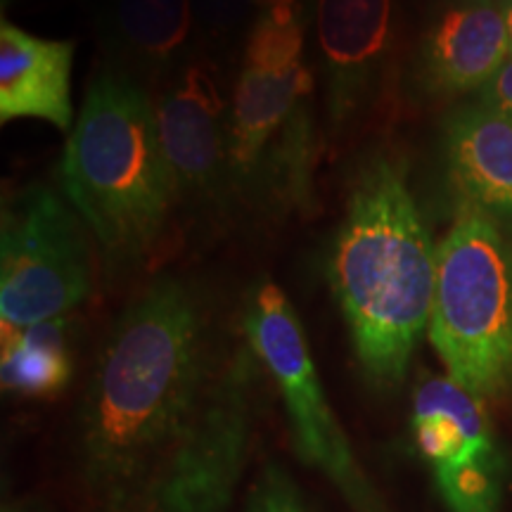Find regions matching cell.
Segmentation results:
<instances>
[{"label":"cell","instance_id":"obj_1","mask_svg":"<svg viewBox=\"0 0 512 512\" xmlns=\"http://www.w3.org/2000/svg\"><path fill=\"white\" fill-rule=\"evenodd\" d=\"M219 363L200 299L159 278L114 323L86 392L81 482L91 512H140Z\"/></svg>","mask_w":512,"mask_h":512},{"label":"cell","instance_id":"obj_2","mask_svg":"<svg viewBox=\"0 0 512 512\" xmlns=\"http://www.w3.org/2000/svg\"><path fill=\"white\" fill-rule=\"evenodd\" d=\"M330 283L363 375L394 389L430 330L437 247L401 169L389 159L363 166L335 238Z\"/></svg>","mask_w":512,"mask_h":512},{"label":"cell","instance_id":"obj_3","mask_svg":"<svg viewBox=\"0 0 512 512\" xmlns=\"http://www.w3.org/2000/svg\"><path fill=\"white\" fill-rule=\"evenodd\" d=\"M60 174L76 214L119 259H136L155 245L178 200L155 105L114 72H102L88 88Z\"/></svg>","mask_w":512,"mask_h":512},{"label":"cell","instance_id":"obj_4","mask_svg":"<svg viewBox=\"0 0 512 512\" xmlns=\"http://www.w3.org/2000/svg\"><path fill=\"white\" fill-rule=\"evenodd\" d=\"M430 342L448 377L477 399L512 392V238L470 204L437 247Z\"/></svg>","mask_w":512,"mask_h":512},{"label":"cell","instance_id":"obj_5","mask_svg":"<svg viewBox=\"0 0 512 512\" xmlns=\"http://www.w3.org/2000/svg\"><path fill=\"white\" fill-rule=\"evenodd\" d=\"M242 330L280 389L299 458L325 475L351 512H389L325 399L302 320L278 285L261 283L249 294Z\"/></svg>","mask_w":512,"mask_h":512},{"label":"cell","instance_id":"obj_6","mask_svg":"<svg viewBox=\"0 0 512 512\" xmlns=\"http://www.w3.org/2000/svg\"><path fill=\"white\" fill-rule=\"evenodd\" d=\"M93 273L83 226L53 190L17 192L0 223V320L22 330L64 318L91 294Z\"/></svg>","mask_w":512,"mask_h":512},{"label":"cell","instance_id":"obj_7","mask_svg":"<svg viewBox=\"0 0 512 512\" xmlns=\"http://www.w3.org/2000/svg\"><path fill=\"white\" fill-rule=\"evenodd\" d=\"M311 91L302 8L259 12L230 102V183L252 188L275 152L313 138Z\"/></svg>","mask_w":512,"mask_h":512},{"label":"cell","instance_id":"obj_8","mask_svg":"<svg viewBox=\"0 0 512 512\" xmlns=\"http://www.w3.org/2000/svg\"><path fill=\"white\" fill-rule=\"evenodd\" d=\"M259 368V356L247 339L216 366L145 508L152 512L228 510L247 463Z\"/></svg>","mask_w":512,"mask_h":512},{"label":"cell","instance_id":"obj_9","mask_svg":"<svg viewBox=\"0 0 512 512\" xmlns=\"http://www.w3.org/2000/svg\"><path fill=\"white\" fill-rule=\"evenodd\" d=\"M413 437L448 512H503L508 460L484 401L451 377H427L413 399Z\"/></svg>","mask_w":512,"mask_h":512},{"label":"cell","instance_id":"obj_10","mask_svg":"<svg viewBox=\"0 0 512 512\" xmlns=\"http://www.w3.org/2000/svg\"><path fill=\"white\" fill-rule=\"evenodd\" d=\"M157 133L178 197H216L230 183V105L216 69L190 64L155 105Z\"/></svg>","mask_w":512,"mask_h":512},{"label":"cell","instance_id":"obj_11","mask_svg":"<svg viewBox=\"0 0 512 512\" xmlns=\"http://www.w3.org/2000/svg\"><path fill=\"white\" fill-rule=\"evenodd\" d=\"M392 17L394 0H318L316 36L335 126L347 124L373 100Z\"/></svg>","mask_w":512,"mask_h":512},{"label":"cell","instance_id":"obj_12","mask_svg":"<svg viewBox=\"0 0 512 512\" xmlns=\"http://www.w3.org/2000/svg\"><path fill=\"white\" fill-rule=\"evenodd\" d=\"M510 55V38L501 3L460 0L437 19L425 48L422 72L427 86L444 95L482 88Z\"/></svg>","mask_w":512,"mask_h":512},{"label":"cell","instance_id":"obj_13","mask_svg":"<svg viewBox=\"0 0 512 512\" xmlns=\"http://www.w3.org/2000/svg\"><path fill=\"white\" fill-rule=\"evenodd\" d=\"M72 41H48L0 24V121L43 119L72 131Z\"/></svg>","mask_w":512,"mask_h":512},{"label":"cell","instance_id":"obj_14","mask_svg":"<svg viewBox=\"0 0 512 512\" xmlns=\"http://www.w3.org/2000/svg\"><path fill=\"white\" fill-rule=\"evenodd\" d=\"M448 174L463 204L512 216V117L477 105L448 124Z\"/></svg>","mask_w":512,"mask_h":512},{"label":"cell","instance_id":"obj_15","mask_svg":"<svg viewBox=\"0 0 512 512\" xmlns=\"http://www.w3.org/2000/svg\"><path fill=\"white\" fill-rule=\"evenodd\" d=\"M3 389L22 396H53L72 377L64 318L22 330H3Z\"/></svg>","mask_w":512,"mask_h":512},{"label":"cell","instance_id":"obj_16","mask_svg":"<svg viewBox=\"0 0 512 512\" xmlns=\"http://www.w3.org/2000/svg\"><path fill=\"white\" fill-rule=\"evenodd\" d=\"M112 29L126 55L159 69L188 41L192 0H114Z\"/></svg>","mask_w":512,"mask_h":512},{"label":"cell","instance_id":"obj_17","mask_svg":"<svg viewBox=\"0 0 512 512\" xmlns=\"http://www.w3.org/2000/svg\"><path fill=\"white\" fill-rule=\"evenodd\" d=\"M247 512H311L297 484L280 465L268 463L249 491Z\"/></svg>","mask_w":512,"mask_h":512},{"label":"cell","instance_id":"obj_18","mask_svg":"<svg viewBox=\"0 0 512 512\" xmlns=\"http://www.w3.org/2000/svg\"><path fill=\"white\" fill-rule=\"evenodd\" d=\"M192 8H197V15L211 29L228 31L238 27L256 5L252 0H192Z\"/></svg>","mask_w":512,"mask_h":512},{"label":"cell","instance_id":"obj_19","mask_svg":"<svg viewBox=\"0 0 512 512\" xmlns=\"http://www.w3.org/2000/svg\"><path fill=\"white\" fill-rule=\"evenodd\" d=\"M479 95H482V105L494 107V110L512 117V53L503 62V67L498 69L494 79L479 91Z\"/></svg>","mask_w":512,"mask_h":512},{"label":"cell","instance_id":"obj_20","mask_svg":"<svg viewBox=\"0 0 512 512\" xmlns=\"http://www.w3.org/2000/svg\"><path fill=\"white\" fill-rule=\"evenodd\" d=\"M3 512H55L46 501L36 496H22V498H10L3 503Z\"/></svg>","mask_w":512,"mask_h":512},{"label":"cell","instance_id":"obj_21","mask_svg":"<svg viewBox=\"0 0 512 512\" xmlns=\"http://www.w3.org/2000/svg\"><path fill=\"white\" fill-rule=\"evenodd\" d=\"M252 3L259 8L261 12H271V10H294L302 8V0H252Z\"/></svg>","mask_w":512,"mask_h":512},{"label":"cell","instance_id":"obj_22","mask_svg":"<svg viewBox=\"0 0 512 512\" xmlns=\"http://www.w3.org/2000/svg\"><path fill=\"white\" fill-rule=\"evenodd\" d=\"M503 15H505V27H508V38H510V53H512V0H503L501 3Z\"/></svg>","mask_w":512,"mask_h":512},{"label":"cell","instance_id":"obj_23","mask_svg":"<svg viewBox=\"0 0 512 512\" xmlns=\"http://www.w3.org/2000/svg\"><path fill=\"white\" fill-rule=\"evenodd\" d=\"M143 512H152V510H150V508H145V510H143Z\"/></svg>","mask_w":512,"mask_h":512},{"label":"cell","instance_id":"obj_24","mask_svg":"<svg viewBox=\"0 0 512 512\" xmlns=\"http://www.w3.org/2000/svg\"><path fill=\"white\" fill-rule=\"evenodd\" d=\"M496 3H503V0H496Z\"/></svg>","mask_w":512,"mask_h":512}]
</instances>
